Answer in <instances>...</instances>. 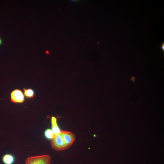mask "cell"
Wrapping results in <instances>:
<instances>
[{
  "label": "cell",
  "mask_w": 164,
  "mask_h": 164,
  "mask_svg": "<svg viewBox=\"0 0 164 164\" xmlns=\"http://www.w3.org/2000/svg\"><path fill=\"white\" fill-rule=\"evenodd\" d=\"M24 94L26 97L31 98L34 97V92L31 89H24Z\"/></svg>",
  "instance_id": "obj_8"
},
{
  "label": "cell",
  "mask_w": 164,
  "mask_h": 164,
  "mask_svg": "<svg viewBox=\"0 0 164 164\" xmlns=\"http://www.w3.org/2000/svg\"><path fill=\"white\" fill-rule=\"evenodd\" d=\"M11 100L14 103H22L24 101V97L22 91L18 89L13 91L11 94Z\"/></svg>",
  "instance_id": "obj_4"
},
{
  "label": "cell",
  "mask_w": 164,
  "mask_h": 164,
  "mask_svg": "<svg viewBox=\"0 0 164 164\" xmlns=\"http://www.w3.org/2000/svg\"><path fill=\"white\" fill-rule=\"evenodd\" d=\"M51 157L47 155L29 157L25 160L26 164H51Z\"/></svg>",
  "instance_id": "obj_1"
},
{
  "label": "cell",
  "mask_w": 164,
  "mask_h": 164,
  "mask_svg": "<svg viewBox=\"0 0 164 164\" xmlns=\"http://www.w3.org/2000/svg\"><path fill=\"white\" fill-rule=\"evenodd\" d=\"M2 161L4 164H13L15 161V158L12 155L5 154L2 157Z\"/></svg>",
  "instance_id": "obj_6"
},
{
  "label": "cell",
  "mask_w": 164,
  "mask_h": 164,
  "mask_svg": "<svg viewBox=\"0 0 164 164\" xmlns=\"http://www.w3.org/2000/svg\"><path fill=\"white\" fill-rule=\"evenodd\" d=\"M61 134L64 144L69 148L75 140V135L73 133L64 130H61Z\"/></svg>",
  "instance_id": "obj_3"
},
{
  "label": "cell",
  "mask_w": 164,
  "mask_h": 164,
  "mask_svg": "<svg viewBox=\"0 0 164 164\" xmlns=\"http://www.w3.org/2000/svg\"><path fill=\"white\" fill-rule=\"evenodd\" d=\"M3 43L2 41L1 38H0V46H1Z\"/></svg>",
  "instance_id": "obj_9"
},
{
  "label": "cell",
  "mask_w": 164,
  "mask_h": 164,
  "mask_svg": "<svg viewBox=\"0 0 164 164\" xmlns=\"http://www.w3.org/2000/svg\"><path fill=\"white\" fill-rule=\"evenodd\" d=\"M162 48L163 50H164V45H163L162 46Z\"/></svg>",
  "instance_id": "obj_10"
},
{
  "label": "cell",
  "mask_w": 164,
  "mask_h": 164,
  "mask_svg": "<svg viewBox=\"0 0 164 164\" xmlns=\"http://www.w3.org/2000/svg\"><path fill=\"white\" fill-rule=\"evenodd\" d=\"M45 135L47 139L50 140L53 139L55 136L52 129H47L45 131Z\"/></svg>",
  "instance_id": "obj_7"
},
{
  "label": "cell",
  "mask_w": 164,
  "mask_h": 164,
  "mask_svg": "<svg viewBox=\"0 0 164 164\" xmlns=\"http://www.w3.org/2000/svg\"><path fill=\"white\" fill-rule=\"evenodd\" d=\"M50 144L52 148L57 151H64L68 149L64 144L61 133L54 136L51 140Z\"/></svg>",
  "instance_id": "obj_2"
},
{
  "label": "cell",
  "mask_w": 164,
  "mask_h": 164,
  "mask_svg": "<svg viewBox=\"0 0 164 164\" xmlns=\"http://www.w3.org/2000/svg\"><path fill=\"white\" fill-rule=\"evenodd\" d=\"M52 124V131L54 135L56 136L61 133V130L60 129L57 123V119L55 117H53L51 118Z\"/></svg>",
  "instance_id": "obj_5"
}]
</instances>
